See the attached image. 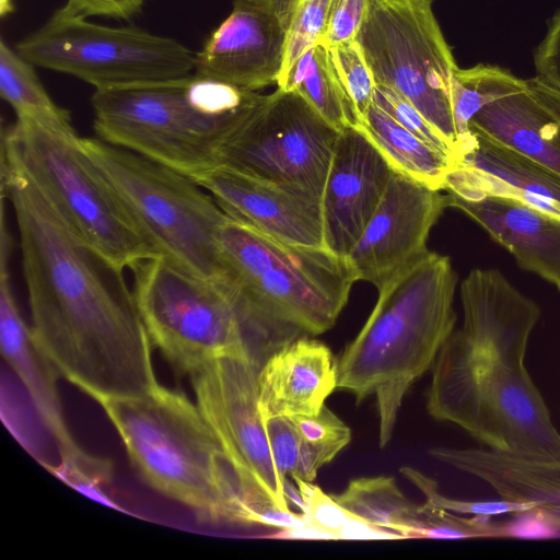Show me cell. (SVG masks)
<instances>
[{
  "label": "cell",
  "mask_w": 560,
  "mask_h": 560,
  "mask_svg": "<svg viewBox=\"0 0 560 560\" xmlns=\"http://www.w3.org/2000/svg\"><path fill=\"white\" fill-rule=\"evenodd\" d=\"M253 357H221L189 376L196 404L217 434L240 485V495L262 491L290 509V485L278 470L258 406Z\"/></svg>",
  "instance_id": "13"
},
{
  "label": "cell",
  "mask_w": 560,
  "mask_h": 560,
  "mask_svg": "<svg viewBox=\"0 0 560 560\" xmlns=\"http://www.w3.org/2000/svg\"><path fill=\"white\" fill-rule=\"evenodd\" d=\"M147 0H67L57 14L86 20L90 16H105L116 20H131L139 14Z\"/></svg>",
  "instance_id": "39"
},
{
  "label": "cell",
  "mask_w": 560,
  "mask_h": 560,
  "mask_svg": "<svg viewBox=\"0 0 560 560\" xmlns=\"http://www.w3.org/2000/svg\"><path fill=\"white\" fill-rule=\"evenodd\" d=\"M355 40L375 82L411 103L460 160L463 144L451 104L458 67L433 14L432 0H370Z\"/></svg>",
  "instance_id": "10"
},
{
  "label": "cell",
  "mask_w": 560,
  "mask_h": 560,
  "mask_svg": "<svg viewBox=\"0 0 560 560\" xmlns=\"http://www.w3.org/2000/svg\"><path fill=\"white\" fill-rule=\"evenodd\" d=\"M338 366L330 349L306 337L271 352L257 374L258 406L264 421L313 416L337 388Z\"/></svg>",
  "instance_id": "19"
},
{
  "label": "cell",
  "mask_w": 560,
  "mask_h": 560,
  "mask_svg": "<svg viewBox=\"0 0 560 560\" xmlns=\"http://www.w3.org/2000/svg\"><path fill=\"white\" fill-rule=\"evenodd\" d=\"M80 144L163 256L202 278L229 282L218 240L226 213L207 189L170 166L100 138L81 137Z\"/></svg>",
  "instance_id": "6"
},
{
  "label": "cell",
  "mask_w": 560,
  "mask_h": 560,
  "mask_svg": "<svg viewBox=\"0 0 560 560\" xmlns=\"http://www.w3.org/2000/svg\"><path fill=\"white\" fill-rule=\"evenodd\" d=\"M150 341L178 375L188 377L225 355L262 362L295 329L249 304L234 283L202 278L166 256L130 269Z\"/></svg>",
  "instance_id": "3"
},
{
  "label": "cell",
  "mask_w": 560,
  "mask_h": 560,
  "mask_svg": "<svg viewBox=\"0 0 560 560\" xmlns=\"http://www.w3.org/2000/svg\"><path fill=\"white\" fill-rule=\"evenodd\" d=\"M296 486V505L308 522L323 532L327 539H401L392 532L380 529L362 522L332 495L318 486L302 479H293Z\"/></svg>",
  "instance_id": "29"
},
{
  "label": "cell",
  "mask_w": 560,
  "mask_h": 560,
  "mask_svg": "<svg viewBox=\"0 0 560 560\" xmlns=\"http://www.w3.org/2000/svg\"><path fill=\"white\" fill-rule=\"evenodd\" d=\"M300 438L310 480L351 441L350 428L328 407L317 415L291 417Z\"/></svg>",
  "instance_id": "30"
},
{
  "label": "cell",
  "mask_w": 560,
  "mask_h": 560,
  "mask_svg": "<svg viewBox=\"0 0 560 560\" xmlns=\"http://www.w3.org/2000/svg\"><path fill=\"white\" fill-rule=\"evenodd\" d=\"M370 0H332L322 44L328 48L352 42L366 18Z\"/></svg>",
  "instance_id": "38"
},
{
  "label": "cell",
  "mask_w": 560,
  "mask_h": 560,
  "mask_svg": "<svg viewBox=\"0 0 560 560\" xmlns=\"http://www.w3.org/2000/svg\"><path fill=\"white\" fill-rule=\"evenodd\" d=\"M245 1L259 5L276 15L282 25L288 28L292 15L301 0H233Z\"/></svg>",
  "instance_id": "41"
},
{
  "label": "cell",
  "mask_w": 560,
  "mask_h": 560,
  "mask_svg": "<svg viewBox=\"0 0 560 560\" xmlns=\"http://www.w3.org/2000/svg\"><path fill=\"white\" fill-rule=\"evenodd\" d=\"M429 454L480 479L501 499L530 503L529 513L560 533V460H530L486 447L435 446Z\"/></svg>",
  "instance_id": "22"
},
{
  "label": "cell",
  "mask_w": 560,
  "mask_h": 560,
  "mask_svg": "<svg viewBox=\"0 0 560 560\" xmlns=\"http://www.w3.org/2000/svg\"><path fill=\"white\" fill-rule=\"evenodd\" d=\"M332 0H301L287 28L284 59L280 75L307 49L322 43ZM278 78V79H279Z\"/></svg>",
  "instance_id": "35"
},
{
  "label": "cell",
  "mask_w": 560,
  "mask_h": 560,
  "mask_svg": "<svg viewBox=\"0 0 560 560\" xmlns=\"http://www.w3.org/2000/svg\"><path fill=\"white\" fill-rule=\"evenodd\" d=\"M287 28L268 10L234 1L229 16L195 54L197 77L256 92L277 84L284 59Z\"/></svg>",
  "instance_id": "17"
},
{
  "label": "cell",
  "mask_w": 560,
  "mask_h": 560,
  "mask_svg": "<svg viewBox=\"0 0 560 560\" xmlns=\"http://www.w3.org/2000/svg\"><path fill=\"white\" fill-rule=\"evenodd\" d=\"M1 191L19 231L31 329L59 375L94 400L153 388V346L125 270L83 242L4 148Z\"/></svg>",
  "instance_id": "1"
},
{
  "label": "cell",
  "mask_w": 560,
  "mask_h": 560,
  "mask_svg": "<svg viewBox=\"0 0 560 560\" xmlns=\"http://www.w3.org/2000/svg\"><path fill=\"white\" fill-rule=\"evenodd\" d=\"M189 77L95 90L91 104L97 138L197 182L219 166L225 142L264 101L235 114H208L190 102Z\"/></svg>",
  "instance_id": "9"
},
{
  "label": "cell",
  "mask_w": 560,
  "mask_h": 560,
  "mask_svg": "<svg viewBox=\"0 0 560 560\" xmlns=\"http://www.w3.org/2000/svg\"><path fill=\"white\" fill-rule=\"evenodd\" d=\"M377 148L389 166L432 189H444L458 159L427 143L374 103L357 127Z\"/></svg>",
  "instance_id": "25"
},
{
  "label": "cell",
  "mask_w": 560,
  "mask_h": 560,
  "mask_svg": "<svg viewBox=\"0 0 560 560\" xmlns=\"http://www.w3.org/2000/svg\"><path fill=\"white\" fill-rule=\"evenodd\" d=\"M285 92L300 95L339 131L357 128L358 121L335 73L329 49L319 43L301 55L277 81Z\"/></svg>",
  "instance_id": "26"
},
{
  "label": "cell",
  "mask_w": 560,
  "mask_h": 560,
  "mask_svg": "<svg viewBox=\"0 0 560 560\" xmlns=\"http://www.w3.org/2000/svg\"><path fill=\"white\" fill-rule=\"evenodd\" d=\"M456 280L450 258L428 250L378 289L368 320L337 360V388L357 404L375 397L380 447L392 440L407 392L453 334Z\"/></svg>",
  "instance_id": "2"
},
{
  "label": "cell",
  "mask_w": 560,
  "mask_h": 560,
  "mask_svg": "<svg viewBox=\"0 0 560 560\" xmlns=\"http://www.w3.org/2000/svg\"><path fill=\"white\" fill-rule=\"evenodd\" d=\"M339 133L300 95L277 89L225 142L219 166L322 201Z\"/></svg>",
  "instance_id": "12"
},
{
  "label": "cell",
  "mask_w": 560,
  "mask_h": 560,
  "mask_svg": "<svg viewBox=\"0 0 560 560\" xmlns=\"http://www.w3.org/2000/svg\"><path fill=\"white\" fill-rule=\"evenodd\" d=\"M447 206L440 190L394 171L376 211L347 256L355 280L380 289L422 257L430 230Z\"/></svg>",
  "instance_id": "14"
},
{
  "label": "cell",
  "mask_w": 560,
  "mask_h": 560,
  "mask_svg": "<svg viewBox=\"0 0 560 560\" xmlns=\"http://www.w3.org/2000/svg\"><path fill=\"white\" fill-rule=\"evenodd\" d=\"M10 237L1 233L0 259V345L8 362L27 390L38 415L51 432L57 448L75 440L66 424L57 390L59 375L34 338L15 301L9 272Z\"/></svg>",
  "instance_id": "23"
},
{
  "label": "cell",
  "mask_w": 560,
  "mask_h": 560,
  "mask_svg": "<svg viewBox=\"0 0 560 560\" xmlns=\"http://www.w3.org/2000/svg\"><path fill=\"white\" fill-rule=\"evenodd\" d=\"M393 172L362 131H340L322 197L329 252L347 258L383 199Z\"/></svg>",
  "instance_id": "15"
},
{
  "label": "cell",
  "mask_w": 560,
  "mask_h": 560,
  "mask_svg": "<svg viewBox=\"0 0 560 560\" xmlns=\"http://www.w3.org/2000/svg\"><path fill=\"white\" fill-rule=\"evenodd\" d=\"M427 410L491 451L560 460V432L525 362L453 331L432 366Z\"/></svg>",
  "instance_id": "5"
},
{
  "label": "cell",
  "mask_w": 560,
  "mask_h": 560,
  "mask_svg": "<svg viewBox=\"0 0 560 560\" xmlns=\"http://www.w3.org/2000/svg\"><path fill=\"white\" fill-rule=\"evenodd\" d=\"M275 464L281 475L291 479L310 480L300 438L291 418L279 417L265 421Z\"/></svg>",
  "instance_id": "37"
},
{
  "label": "cell",
  "mask_w": 560,
  "mask_h": 560,
  "mask_svg": "<svg viewBox=\"0 0 560 560\" xmlns=\"http://www.w3.org/2000/svg\"><path fill=\"white\" fill-rule=\"evenodd\" d=\"M15 49L35 67L72 75L95 90L175 80L195 70V54L174 38L56 12Z\"/></svg>",
  "instance_id": "11"
},
{
  "label": "cell",
  "mask_w": 560,
  "mask_h": 560,
  "mask_svg": "<svg viewBox=\"0 0 560 560\" xmlns=\"http://www.w3.org/2000/svg\"><path fill=\"white\" fill-rule=\"evenodd\" d=\"M34 65L4 40L0 43V94L16 119L36 121L60 130H74L69 110L57 105L37 77Z\"/></svg>",
  "instance_id": "28"
},
{
  "label": "cell",
  "mask_w": 560,
  "mask_h": 560,
  "mask_svg": "<svg viewBox=\"0 0 560 560\" xmlns=\"http://www.w3.org/2000/svg\"><path fill=\"white\" fill-rule=\"evenodd\" d=\"M95 401L150 487L202 522L242 524L237 478L213 429L185 393L158 383L141 395Z\"/></svg>",
  "instance_id": "4"
},
{
  "label": "cell",
  "mask_w": 560,
  "mask_h": 560,
  "mask_svg": "<svg viewBox=\"0 0 560 560\" xmlns=\"http://www.w3.org/2000/svg\"><path fill=\"white\" fill-rule=\"evenodd\" d=\"M58 453L59 465L49 468L54 475L90 499L119 509L107 492L114 476L112 460L89 454L78 443Z\"/></svg>",
  "instance_id": "31"
},
{
  "label": "cell",
  "mask_w": 560,
  "mask_h": 560,
  "mask_svg": "<svg viewBox=\"0 0 560 560\" xmlns=\"http://www.w3.org/2000/svg\"><path fill=\"white\" fill-rule=\"evenodd\" d=\"M488 516H457L455 513L421 504L416 538L464 539L512 537L509 524L492 522Z\"/></svg>",
  "instance_id": "33"
},
{
  "label": "cell",
  "mask_w": 560,
  "mask_h": 560,
  "mask_svg": "<svg viewBox=\"0 0 560 560\" xmlns=\"http://www.w3.org/2000/svg\"><path fill=\"white\" fill-rule=\"evenodd\" d=\"M447 205L478 223L525 270L560 292V219L518 199L499 195H447Z\"/></svg>",
  "instance_id": "20"
},
{
  "label": "cell",
  "mask_w": 560,
  "mask_h": 560,
  "mask_svg": "<svg viewBox=\"0 0 560 560\" xmlns=\"http://www.w3.org/2000/svg\"><path fill=\"white\" fill-rule=\"evenodd\" d=\"M536 78L560 92V10L552 16L548 31L535 51Z\"/></svg>",
  "instance_id": "40"
},
{
  "label": "cell",
  "mask_w": 560,
  "mask_h": 560,
  "mask_svg": "<svg viewBox=\"0 0 560 560\" xmlns=\"http://www.w3.org/2000/svg\"><path fill=\"white\" fill-rule=\"evenodd\" d=\"M351 514L370 526L415 538L421 505L410 502L387 476L352 479L346 489L331 494Z\"/></svg>",
  "instance_id": "27"
},
{
  "label": "cell",
  "mask_w": 560,
  "mask_h": 560,
  "mask_svg": "<svg viewBox=\"0 0 560 560\" xmlns=\"http://www.w3.org/2000/svg\"><path fill=\"white\" fill-rule=\"evenodd\" d=\"M470 132V147L445 179L447 195L512 197L560 219L559 172L485 133Z\"/></svg>",
  "instance_id": "18"
},
{
  "label": "cell",
  "mask_w": 560,
  "mask_h": 560,
  "mask_svg": "<svg viewBox=\"0 0 560 560\" xmlns=\"http://www.w3.org/2000/svg\"><path fill=\"white\" fill-rule=\"evenodd\" d=\"M218 240L229 281L265 313L307 334L335 325L357 281L347 258L287 244L228 214Z\"/></svg>",
  "instance_id": "8"
},
{
  "label": "cell",
  "mask_w": 560,
  "mask_h": 560,
  "mask_svg": "<svg viewBox=\"0 0 560 560\" xmlns=\"http://www.w3.org/2000/svg\"><path fill=\"white\" fill-rule=\"evenodd\" d=\"M373 103L427 143L458 159L448 141L411 103L392 89L376 83Z\"/></svg>",
  "instance_id": "36"
},
{
  "label": "cell",
  "mask_w": 560,
  "mask_h": 560,
  "mask_svg": "<svg viewBox=\"0 0 560 560\" xmlns=\"http://www.w3.org/2000/svg\"><path fill=\"white\" fill-rule=\"evenodd\" d=\"M464 323L469 341L525 362L529 337L539 317L538 305L497 269H474L460 285Z\"/></svg>",
  "instance_id": "21"
},
{
  "label": "cell",
  "mask_w": 560,
  "mask_h": 560,
  "mask_svg": "<svg viewBox=\"0 0 560 560\" xmlns=\"http://www.w3.org/2000/svg\"><path fill=\"white\" fill-rule=\"evenodd\" d=\"M75 130L16 119L2 129L7 149L74 232L121 270L163 256L85 155Z\"/></svg>",
  "instance_id": "7"
},
{
  "label": "cell",
  "mask_w": 560,
  "mask_h": 560,
  "mask_svg": "<svg viewBox=\"0 0 560 560\" xmlns=\"http://www.w3.org/2000/svg\"><path fill=\"white\" fill-rule=\"evenodd\" d=\"M469 129L560 173V121L529 92L526 81L499 68L493 96Z\"/></svg>",
  "instance_id": "24"
},
{
  "label": "cell",
  "mask_w": 560,
  "mask_h": 560,
  "mask_svg": "<svg viewBox=\"0 0 560 560\" xmlns=\"http://www.w3.org/2000/svg\"><path fill=\"white\" fill-rule=\"evenodd\" d=\"M197 183L229 217L287 244L327 249L320 200L226 166L209 171Z\"/></svg>",
  "instance_id": "16"
},
{
  "label": "cell",
  "mask_w": 560,
  "mask_h": 560,
  "mask_svg": "<svg viewBox=\"0 0 560 560\" xmlns=\"http://www.w3.org/2000/svg\"><path fill=\"white\" fill-rule=\"evenodd\" d=\"M328 49L335 73L359 126L373 104L374 75L355 39Z\"/></svg>",
  "instance_id": "32"
},
{
  "label": "cell",
  "mask_w": 560,
  "mask_h": 560,
  "mask_svg": "<svg viewBox=\"0 0 560 560\" xmlns=\"http://www.w3.org/2000/svg\"><path fill=\"white\" fill-rule=\"evenodd\" d=\"M400 474L415 485L424 495L427 504L453 513L471 516H498L522 514L532 511L527 502L500 499L497 501H472L448 498L440 492L435 480L413 467H401Z\"/></svg>",
  "instance_id": "34"
}]
</instances>
